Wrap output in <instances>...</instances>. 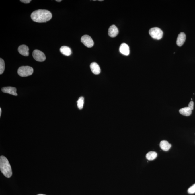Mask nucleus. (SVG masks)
I'll list each match as a JSON object with an SVG mask.
<instances>
[{
  "label": "nucleus",
  "mask_w": 195,
  "mask_h": 195,
  "mask_svg": "<svg viewBox=\"0 0 195 195\" xmlns=\"http://www.w3.org/2000/svg\"><path fill=\"white\" fill-rule=\"evenodd\" d=\"M31 19L37 23H46L50 20L52 15L49 11L45 9H39L33 12L31 15Z\"/></svg>",
  "instance_id": "1"
},
{
  "label": "nucleus",
  "mask_w": 195,
  "mask_h": 195,
  "mask_svg": "<svg viewBox=\"0 0 195 195\" xmlns=\"http://www.w3.org/2000/svg\"><path fill=\"white\" fill-rule=\"evenodd\" d=\"M0 169L1 172L7 178H9L12 176V172L10 164L7 159L3 156L0 157Z\"/></svg>",
  "instance_id": "2"
},
{
  "label": "nucleus",
  "mask_w": 195,
  "mask_h": 195,
  "mask_svg": "<svg viewBox=\"0 0 195 195\" xmlns=\"http://www.w3.org/2000/svg\"><path fill=\"white\" fill-rule=\"evenodd\" d=\"M33 73V68L32 67L29 66L21 67L18 70V75L22 77L30 76Z\"/></svg>",
  "instance_id": "3"
},
{
  "label": "nucleus",
  "mask_w": 195,
  "mask_h": 195,
  "mask_svg": "<svg viewBox=\"0 0 195 195\" xmlns=\"http://www.w3.org/2000/svg\"><path fill=\"white\" fill-rule=\"evenodd\" d=\"M149 33L153 38L156 40H160L162 38L163 36L162 30L158 27L151 28L149 31Z\"/></svg>",
  "instance_id": "4"
},
{
  "label": "nucleus",
  "mask_w": 195,
  "mask_h": 195,
  "mask_svg": "<svg viewBox=\"0 0 195 195\" xmlns=\"http://www.w3.org/2000/svg\"><path fill=\"white\" fill-rule=\"evenodd\" d=\"M81 41L86 47L91 48L94 45V42L90 36L85 35L82 36Z\"/></svg>",
  "instance_id": "5"
},
{
  "label": "nucleus",
  "mask_w": 195,
  "mask_h": 195,
  "mask_svg": "<svg viewBox=\"0 0 195 195\" xmlns=\"http://www.w3.org/2000/svg\"><path fill=\"white\" fill-rule=\"evenodd\" d=\"M32 55L34 59L38 62H44L46 60L45 54L38 50H34L33 51Z\"/></svg>",
  "instance_id": "6"
},
{
  "label": "nucleus",
  "mask_w": 195,
  "mask_h": 195,
  "mask_svg": "<svg viewBox=\"0 0 195 195\" xmlns=\"http://www.w3.org/2000/svg\"><path fill=\"white\" fill-rule=\"evenodd\" d=\"M119 33V30L118 28L115 25H113L110 26L108 30V34L110 37H115L118 35Z\"/></svg>",
  "instance_id": "7"
},
{
  "label": "nucleus",
  "mask_w": 195,
  "mask_h": 195,
  "mask_svg": "<svg viewBox=\"0 0 195 195\" xmlns=\"http://www.w3.org/2000/svg\"><path fill=\"white\" fill-rule=\"evenodd\" d=\"M119 51L121 54L125 56L129 55L130 50L129 46L125 43H122L119 48Z\"/></svg>",
  "instance_id": "8"
},
{
  "label": "nucleus",
  "mask_w": 195,
  "mask_h": 195,
  "mask_svg": "<svg viewBox=\"0 0 195 195\" xmlns=\"http://www.w3.org/2000/svg\"><path fill=\"white\" fill-rule=\"evenodd\" d=\"M18 50L19 53L24 56H28L29 55V48L27 46L23 44L20 46Z\"/></svg>",
  "instance_id": "9"
},
{
  "label": "nucleus",
  "mask_w": 195,
  "mask_h": 195,
  "mask_svg": "<svg viewBox=\"0 0 195 195\" xmlns=\"http://www.w3.org/2000/svg\"><path fill=\"white\" fill-rule=\"evenodd\" d=\"M2 90L3 92L8 93L14 96H17V94L16 93V88L14 87H6L2 88Z\"/></svg>",
  "instance_id": "10"
},
{
  "label": "nucleus",
  "mask_w": 195,
  "mask_h": 195,
  "mask_svg": "<svg viewBox=\"0 0 195 195\" xmlns=\"http://www.w3.org/2000/svg\"><path fill=\"white\" fill-rule=\"evenodd\" d=\"M186 40V35L183 32H181L178 35L177 39L176 44L178 46L181 47L183 45Z\"/></svg>",
  "instance_id": "11"
},
{
  "label": "nucleus",
  "mask_w": 195,
  "mask_h": 195,
  "mask_svg": "<svg viewBox=\"0 0 195 195\" xmlns=\"http://www.w3.org/2000/svg\"><path fill=\"white\" fill-rule=\"evenodd\" d=\"M90 69L93 73L95 75H98L101 73V69L97 63L93 62L90 64Z\"/></svg>",
  "instance_id": "12"
},
{
  "label": "nucleus",
  "mask_w": 195,
  "mask_h": 195,
  "mask_svg": "<svg viewBox=\"0 0 195 195\" xmlns=\"http://www.w3.org/2000/svg\"><path fill=\"white\" fill-rule=\"evenodd\" d=\"M171 145L166 140L161 141L160 143V146L161 149L164 151H167L171 148Z\"/></svg>",
  "instance_id": "13"
},
{
  "label": "nucleus",
  "mask_w": 195,
  "mask_h": 195,
  "mask_svg": "<svg viewBox=\"0 0 195 195\" xmlns=\"http://www.w3.org/2000/svg\"><path fill=\"white\" fill-rule=\"evenodd\" d=\"M61 53L66 56H69L72 53L71 50L69 47L66 46H63L60 49Z\"/></svg>",
  "instance_id": "14"
},
{
  "label": "nucleus",
  "mask_w": 195,
  "mask_h": 195,
  "mask_svg": "<svg viewBox=\"0 0 195 195\" xmlns=\"http://www.w3.org/2000/svg\"><path fill=\"white\" fill-rule=\"evenodd\" d=\"M179 112L182 115L188 116L192 114V110L188 107H184L179 110Z\"/></svg>",
  "instance_id": "15"
},
{
  "label": "nucleus",
  "mask_w": 195,
  "mask_h": 195,
  "mask_svg": "<svg viewBox=\"0 0 195 195\" xmlns=\"http://www.w3.org/2000/svg\"><path fill=\"white\" fill-rule=\"evenodd\" d=\"M157 154L155 151H150L146 155V158L149 161H153L157 158Z\"/></svg>",
  "instance_id": "16"
},
{
  "label": "nucleus",
  "mask_w": 195,
  "mask_h": 195,
  "mask_svg": "<svg viewBox=\"0 0 195 195\" xmlns=\"http://www.w3.org/2000/svg\"><path fill=\"white\" fill-rule=\"evenodd\" d=\"M77 105L78 108L80 110L83 109L84 104V98L83 97L79 98L77 102Z\"/></svg>",
  "instance_id": "17"
},
{
  "label": "nucleus",
  "mask_w": 195,
  "mask_h": 195,
  "mask_svg": "<svg viewBox=\"0 0 195 195\" xmlns=\"http://www.w3.org/2000/svg\"><path fill=\"white\" fill-rule=\"evenodd\" d=\"M5 69V63L2 58H0V74L3 73Z\"/></svg>",
  "instance_id": "18"
},
{
  "label": "nucleus",
  "mask_w": 195,
  "mask_h": 195,
  "mask_svg": "<svg viewBox=\"0 0 195 195\" xmlns=\"http://www.w3.org/2000/svg\"><path fill=\"white\" fill-rule=\"evenodd\" d=\"M188 193L189 194H194L195 193V184L189 188L188 190Z\"/></svg>",
  "instance_id": "19"
},
{
  "label": "nucleus",
  "mask_w": 195,
  "mask_h": 195,
  "mask_svg": "<svg viewBox=\"0 0 195 195\" xmlns=\"http://www.w3.org/2000/svg\"><path fill=\"white\" fill-rule=\"evenodd\" d=\"M189 108H190L191 110H193L194 108V102L193 101H191L190 102H189L188 104V106Z\"/></svg>",
  "instance_id": "20"
},
{
  "label": "nucleus",
  "mask_w": 195,
  "mask_h": 195,
  "mask_svg": "<svg viewBox=\"0 0 195 195\" xmlns=\"http://www.w3.org/2000/svg\"><path fill=\"white\" fill-rule=\"evenodd\" d=\"M21 2H22L26 4L29 3L31 2V0H21L20 1Z\"/></svg>",
  "instance_id": "21"
},
{
  "label": "nucleus",
  "mask_w": 195,
  "mask_h": 195,
  "mask_svg": "<svg viewBox=\"0 0 195 195\" xmlns=\"http://www.w3.org/2000/svg\"><path fill=\"white\" fill-rule=\"evenodd\" d=\"M1 113H2V109L1 108H0V116H1Z\"/></svg>",
  "instance_id": "22"
},
{
  "label": "nucleus",
  "mask_w": 195,
  "mask_h": 195,
  "mask_svg": "<svg viewBox=\"0 0 195 195\" xmlns=\"http://www.w3.org/2000/svg\"><path fill=\"white\" fill-rule=\"evenodd\" d=\"M56 1L57 2H61V1H61V0H60V1H58V0H57Z\"/></svg>",
  "instance_id": "23"
},
{
  "label": "nucleus",
  "mask_w": 195,
  "mask_h": 195,
  "mask_svg": "<svg viewBox=\"0 0 195 195\" xmlns=\"http://www.w3.org/2000/svg\"><path fill=\"white\" fill-rule=\"evenodd\" d=\"M37 195H46L43 194H38Z\"/></svg>",
  "instance_id": "24"
},
{
  "label": "nucleus",
  "mask_w": 195,
  "mask_h": 195,
  "mask_svg": "<svg viewBox=\"0 0 195 195\" xmlns=\"http://www.w3.org/2000/svg\"><path fill=\"white\" fill-rule=\"evenodd\" d=\"M103 1V0H101V1Z\"/></svg>",
  "instance_id": "25"
}]
</instances>
